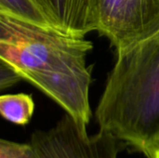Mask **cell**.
I'll use <instances>...</instances> for the list:
<instances>
[{
    "label": "cell",
    "mask_w": 159,
    "mask_h": 158,
    "mask_svg": "<svg viewBox=\"0 0 159 158\" xmlns=\"http://www.w3.org/2000/svg\"><path fill=\"white\" fill-rule=\"evenodd\" d=\"M92 48L85 36L0 13V61L87 126L92 116L87 56Z\"/></svg>",
    "instance_id": "cell-1"
},
{
    "label": "cell",
    "mask_w": 159,
    "mask_h": 158,
    "mask_svg": "<svg viewBox=\"0 0 159 158\" xmlns=\"http://www.w3.org/2000/svg\"><path fill=\"white\" fill-rule=\"evenodd\" d=\"M116 53L95 117L99 130L140 152L159 129V32Z\"/></svg>",
    "instance_id": "cell-2"
},
{
    "label": "cell",
    "mask_w": 159,
    "mask_h": 158,
    "mask_svg": "<svg viewBox=\"0 0 159 158\" xmlns=\"http://www.w3.org/2000/svg\"><path fill=\"white\" fill-rule=\"evenodd\" d=\"M33 158H118L125 145L99 130L89 135L87 125L65 114L52 128L32 133Z\"/></svg>",
    "instance_id": "cell-3"
},
{
    "label": "cell",
    "mask_w": 159,
    "mask_h": 158,
    "mask_svg": "<svg viewBox=\"0 0 159 158\" xmlns=\"http://www.w3.org/2000/svg\"><path fill=\"white\" fill-rule=\"evenodd\" d=\"M100 34L116 52L159 32V0H99Z\"/></svg>",
    "instance_id": "cell-4"
},
{
    "label": "cell",
    "mask_w": 159,
    "mask_h": 158,
    "mask_svg": "<svg viewBox=\"0 0 159 158\" xmlns=\"http://www.w3.org/2000/svg\"><path fill=\"white\" fill-rule=\"evenodd\" d=\"M51 25L65 34L85 36L99 29V0H34Z\"/></svg>",
    "instance_id": "cell-5"
},
{
    "label": "cell",
    "mask_w": 159,
    "mask_h": 158,
    "mask_svg": "<svg viewBox=\"0 0 159 158\" xmlns=\"http://www.w3.org/2000/svg\"><path fill=\"white\" fill-rule=\"evenodd\" d=\"M34 112V102L31 95L25 93L6 94L0 97V113L4 119L18 125H27Z\"/></svg>",
    "instance_id": "cell-6"
},
{
    "label": "cell",
    "mask_w": 159,
    "mask_h": 158,
    "mask_svg": "<svg viewBox=\"0 0 159 158\" xmlns=\"http://www.w3.org/2000/svg\"><path fill=\"white\" fill-rule=\"evenodd\" d=\"M0 13L41 27L54 28L34 0H0Z\"/></svg>",
    "instance_id": "cell-7"
},
{
    "label": "cell",
    "mask_w": 159,
    "mask_h": 158,
    "mask_svg": "<svg viewBox=\"0 0 159 158\" xmlns=\"http://www.w3.org/2000/svg\"><path fill=\"white\" fill-rule=\"evenodd\" d=\"M22 80V78L7 64L0 61V89L4 90Z\"/></svg>",
    "instance_id": "cell-8"
},
{
    "label": "cell",
    "mask_w": 159,
    "mask_h": 158,
    "mask_svg": "<svg viewBox=\"0 0 159 158\" xmlns=\"http://www.w3.org/2000/svg\"><path fill=\"white\" fill-rule=\"evenodd\" d=\"M140 152L146 158H159V129L145 141Z\"/></svg>",
    "instance_id": "cell-9"
}]
</instances>
